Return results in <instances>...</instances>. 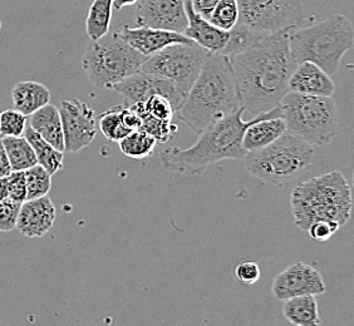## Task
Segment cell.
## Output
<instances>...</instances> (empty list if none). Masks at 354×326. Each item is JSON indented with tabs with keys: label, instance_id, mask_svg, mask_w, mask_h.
Masks as SVG:
<instances>
[{
	"label": "cell",
	"instance_id": "8",
	"mask_svg": "<svg viewBox=\"0 0 354 326\" xmlns=\"http://www.w3.org/2000/svg\"><path fill=\"white\" fill-rule=\"evenodd\" d=\"M146 58L123 41L116 29L98 41H89L82 68L95 87L112 89L118 82L138 73Z\"/></svg>",
	"mask_w": 354,
	"mask_h": 326
},
{
	"label": "cell",
	"instance_id": "38",
	"mask_svg": "<svg viewBox=\"0 0 354 326\" xmlns=\"http://www.w3.org/2000/svg\"><path fill=\"white\" fill-rule=\"evenodd\" d=\"M121 116H122V121L123 123H124V126L130 129V131H137V129L141 128V124H142L141 118H140V116L137 115L136 112L131 108V107H129V106L122 104Z\"/></svg>",
	"mask_w": 354,
	"mask_h": 326
},
{
	"label": "cell",
	"instance_id": "13",
	"mask_svg": "<svg viewBox=\"0 0 354 326\" xmlns=\"http://www.w3.org/2000/svg\"><path fill=\"white\" fill-rule=\"evenodd\" d=\"M112 89L124 98V106H131L133 103L145 102L149 97L153 95H162L170 101L174 109L176 111L185 98L177 92L175 86L161 77L146 75L138 72L130 75L123 81L116 83Z\"/></svg>",
	"mask_w": 354,
	"mask_h": 326
},
{
	"label": "cell",
	"instance_id": "21",
	"mask_svg": "<svg viewBox=\"0 0 354 326\" xmlns=\"http://www.w3.org/2000/svg\"><path fill=\"white\" fill-rule=\"evenodd\" d=\"M14 109L29 117L50 101L49 89L39 82L23 81L12 89Z\"/></svg>",
	"mask_w": 354,
	"mask_h": 326
},
{
	"label": "cell",
	"instance_id": "35",
	"mask_svg": "<svg viewBox=\"0 0 354 326\" xmlns=\"http://www.w3.org/2000/svg\"><path fill=\"white\" fill-rule=\"evenodd\" d=\"M9 198L18 204L27 201V184L24 171H12L7 177Z\"/></svg>",
	"mask_w": 354,
	"mask_h": 326
},
{
	"label": "cell",
	"instance_id": "6",
	"mask_svg": "<svg viewBox=\"0 0 354 326\" xmlns=\"http://www.w3.org/2000/svg\"><path fill=\"white\" fill-rule=\"evenodd\" d=\"M286 131L310 146H326L339 129L338 109L332 97L288 92L279 103Z\"/></svg>",
	"mask_w": 354,
	"mask_h": 326
},
{
	"label": "cell",
	"instance_id": "19",
	"mask_svg": "<svg viewBox=\"0 0 354 326\" xmlns=\"http://www.w3.org/2000/svg\"><path fill=\"white\" fill-rule=\"evenodd\" d=\"M185 12L187 17V27L185 29L184 35L204 48L210 55L220 53L227 43L229 32L212 26L210 21L196 13L191 6L190 0H185Z\"/></svg>",
	"mask_w": 354,
	"mask_h": 326
},
{
	"label": "cell",
	"instance_id": "37",
	"mask_svg": "<svg viewBox=\"0 0 354 326\" xmlns=\"http://www.w3.org/2000/svg\"><path fill=\"white\" fill-rule=\"evenodd\" d=\"M339 227L337 224L327 221H317L308 227L309 236L317 242H326L329 238H333Z\"/></svg>",
	"mask_w": 354,
	"mask_h": 326
},
{
	"label": "cell",
	"instance_id": "23",
	"mask_svg": "<svg viewBox=\"0 0 354 326\" xmlns=\"http://www.w3.org/2000/svg\"><path fill=\"white\" fill-rule=\"evenodd\" d=\"M23 137L27 140L37 157V163L47 171L50 176L55 175L63 169L64 155L61 151L55 150L49 143L46 142L30 126L26 127Z\"/></svg>",
	"mask_w": 354,
	"mask_h": 326
},
{
	"label": "cell",
	"instance_id": "36",
	"mask_svg": "<svg viewBox=\"0 0 354 326\" xmlns=\"http://www.w3.org/2000/svg\"><path fill=\"white\" fill-rule=\"evenodd\" d=\"M234 275L241 285L250 286L259 281L261 271L255 261H243L235 267Z\"/></svg>",
	"mask_w": 354,
	"mask_h": 326
},
{
	"label": "cell",
	"instance_id": "24",
	"mask_svg": "<svg viewBox=\"0 0 354 326\" xmlns=\"http://www.w3.org/2000/svg\"><path fill=\"white\" fill-rule=\"evenodd\" d=\"M113 0H93L86 19V32L91 41H98L107 35L112 21Z\"/></svg>",
	"mask_w": 354,
	"mask_h": 326
},
{
	"label": "cell",
	"instance_id": "31",
	"mask_svg": "<svg viewBox=\"0 0 354 326\" xmlns=\"http://www.w3.org/2000/svg\"><path fill=\"white\" fill-rule=\"evenodd\" d=\"M27 184V201L48 196L52 189V176L39 164L24 171Z\"/></svg>",
	"mask_w": 354,
	"mask_h": 326
},
{
	"label": "cell",
	"instance_id": "9",
	"mask_svg": "<svg viewBox=\"0 0 354 326\" xmlns=\"http://www.w3.org/2000/svg\"><path fill=\"white\" fill-rule=\"evenodd\" d=\"M209 55L196 43L172 44L147 57L140 72L167 79L186 98Z\"/></svg>",
	"mask_w": 354,
	"mask_h": 326
},
{
	"label": "cell",
	"instance_id": "25",
	"mask_svg": "<svg viewBox=\"0 0 354 326\" xmlns=\"http://www.w3.org/2000/svg\"><path fill=\"white\" fill-rule=\"evenodd\" d=\"M12 171H27L37 163L35 151L24 137H1Z\"/></svg>",
	"mask_w": 354,
	"mask_h": 326
},
{
	"label": "cell",
	"instance_id": "22",
	"mask_svg": "<svg viewBox=\"0 0 354 326\" xmlns=\"http://www.w3.org/2000/svg\"><path fill=\"white\" fill-rule=\"evenodd\" d=\"M283 315L294 326H320L318 301L313 295L297 296L283 301Z\"/></svg>",
	"mask_w": 354,
	"mask_h": 326
},
{
	"label": "cell",
	"instance_id": "4",
	"mask_svg": "<svg viewBox=\"0 0 354 326\" xmlns=\"http://www.w3.org/2000/svg\"><path fill=\"white\" fill-rule=\"evenodd\" d=\"M294 224L300 230L317 221H327L342 227L351 218L352 189L339 171H330L298 184L290 196Z\"/></svg>",
	"mask_w": 354,
	"mask_h": 326
},
{
	"label": "cell",
	"instance_id": "27",
	"mask_svg": "<svg viewBox=\"0 0 354 326\" xmlns=\"http://www.w3.org/2000/svg\"><path fill=\"white\" fill-rule=\"evenodd\" d=\"M129 107L133 109L141 118L142 124H141V128L140 129H142L146 133H149L150 136L153 137L157 143L167 142L174 135L175 129H177L176 124L169 122V121H161V119L149 115L143 107L142 102L133 103Z\"/></svg>",
	"mask_w": 354,
	"mask_h": 326
},
{
	"label": "cell",
	"instance_id": "41",
	"mask_svg": "<svg viewBox=\"0 0 354 326\" xmlns=\"http://www.w3.org/2000/svg\"><path fill=\"white\" fill-rule=\"evenodd\" d=\"M9 198L7 177H0V202Z\"/></svg>",
	"mask_w": 354,
	"mask_h": 326
},
{
	"label": "cell",
	"instance_id": "18",
	"mask_svg": "<svg viewBox=\"0 0 354 326\" xmlns=\"http://www.w3.org/2000/svg\"><path fill=\"white\" fill-rule=\"evenodd\" d=\"M289 92L299 95L332 97L335 90L330 75L312 61L297 64L288 82Z\"/></svg>",
	"mask_w": 354,
	"mask_h": 326
},
{
	"label": "cell",
	"instance_id": "42",
	"mask_svg": "<svg viewBox=\"0 0 354 326\" xmlns=\"http://www.w3.org/2000/svg\"><path fill=\"white\" fill-rule=\"evenodd\" d=\"M137 1L138 0H113L112 6H113L115 10H121L122 8L130 7V6L136 4Z\"/></svg>",
	"mask_w": 354,
	"mask_h": 326
},
{
	"label": "cell",
	"instance_id": "34",
	"mask_svg": "<svg viewBox=\"0 0 354 326\" xmlns=\"http://www.w3.org/2000/svg\"><path fill=\"white\" fill-rule=\"evenodd\" d=\"M21 204L10 198L0 202V232H10L15 230Z\"/></svg>",
	"mask_w": 354,
	"mask_h": 326
},
{
	"label": "cell",
	"instance_id": "28",
	"mask_svg": "<svg viewBox=\"0 0 354 326\" xmlns=\"http://www.w3.org/2000/svg\"><path fill=\"white\" fill-rule=\"evenodd\" d=\"M122 106H116L113 108L107 109L97 117V124L103 136L111 142H120L132 131L124 126L121 116Z\"/></svg>",
	"mask_w": 354,
	"mask_h": 326
},
{
	"label": "cell",
	"instance_id": "3",
	"mask_svg": "<svg viewBox=\"0 0 354 326\" xmlns=\"http://www.w3.org/2000/svg\"><path fill=\"white\" fill-rule=\"evenodd\" d=\"M243 115L244 108L241 107L212 123L189 148L166 147L160 153L165 170L184 175H201L210 164L218 161L244 160L248 152L243 147V136L254 118L245 121Z\"/></svg>",
	"mask_w": 354,
	"mask_h": 326
},
{
	"label": "cell",
	"instance_id": "11",
	"mask_svg": "<svg viewBox=\"0 0 354 326\" xmlns=\"http://www.w3.org/2000/svg\"><path fill=\"white\" fill-rule=\"evenodd\" d=\"M64 151L77 153L88 147L97 135V118L95 111L80 99L62 101L59 106Z\"/></svg>",
	"mask_w": 354,
	"mask_h": 326
},
{
	"label": "cell",
	"instance_id": "40",
	"mask_svg": "<svg viewBox=\"0 0 354 326\" xmlns=\"http://www.w3.org/2000/svg\"><path fill=\"white\" fill-rule=\"evenodd\" d=\"M10 172H12V167L0 137V177H8L10 175Z\"/></svg>",
	"mask_w": 354,
	"mask_h": 326
},
{
	"label": "cell",
	"instance_id": "5",
	"mask_svg": "<svg viewBox=\"0 0 354 326\" xmlns=\"http://www.w3.org/2000/svg\"><path fill=\"white\" fill-rule=\"evenodd\" d=\"M288 41L295 64L312 61L333 75L339 70L342 58L353 47V24L346 15L334 14L309 27L292 28Z\"/></svg>",
	"mask_w": 354,
	"mask_h": 326
},
{
	"label": "cell",
	"instance_id": "7",
	"mask_svg": "<svg viewBox=\"0 0 354 326\" xmlns=\"http://www.w3.org/2000/svg\"><path fill=\"white\" fill-rule=\"evenodd\" d=\"M314 147L288 132L261 150L246 153V170L266 184L281 186L293 181L313 163Z\"/></svg>",
	"mask_w": 354,
	"mask_h": 326
},
{
	"label": "cell",
	"instance_id": "10",
	"mask_svg": "<svg viewBox=\"0 0 354 326\" xmlns=\"http://www.w3.org/2000/svg\"><path fill=\"white\" fill-rule=\"evenodd\" d=\"M240 19L248 27L261 32H278L301 27L304 7L301 0H236Z\"/></svg>",
	"mask_w": 354,
	"mask_h": 326
},
{
	"label": "cell",
	"instance_id": "33",
	"mask_svg": "<svg viewBox=\"0 0 354 326\" xmlns=\"http://www.w3.org/2000/svg\"><path fill=\"white\" fill-rule=\"evenodd\" d=\"M142 103L146 112L151 116L158 118L161 121L172 122V118L175 115V109L172 107L170 101L166 99L162 95H151Z\"/></svg>",
	"mask_w": 354,
	"mask_h": 326
},
{
	"label": "cell",
	"instance_id": "16",
	"mask_svg": "<svg viewBox=\"0 0 354 326\" xmlns=\"http://www.w3.org/2000/svg\"><path fill=\"white\" fill-rule=\"evenodd\" d=\"M55 218L57 210L49 196L28 200L21 204L15 230L26 238H41L55 226Z\"/></svg>",
	"mask_w": 354,
	"mask_h": 326
},
{
	"label": "cell",
	"instance_id": "32",
	"mask_svg": "<svg viewBox=\"0 0 354 326\" xmlns=\"http://www.w3.org/2000/svg\"><path fill=\"white\" fill-rule=\"evenodd\" d=\"M28 117L17 109H6L0 112V135L1 137L23 136L27 127Z\"/></svg>",
	"mask_w": 354,
	"mask_h": 326
},
{
	"label": "cell",
	"instance_id": "43",
	"mask_svg": "<svg viewBox=\"0 0 354 326\" xmlns=\"http://www.w3.org/2000/svg\"><path fill=\"white\" fill-rule=\"evenodd\" d=\"M0 29H1V21H0Z\"/></svg>",
	"mask_w": 354,
	"mask_h": 326
},
{
	"label": "cell",
	"instance_id": "29",
	"mask_svg": "<svg viewBox=\"0 0 354 326\" xmlns=\"http://www.w3.org/2000/svg\"><path fill=\"white\" fill-rule=\"evenodd\" d=\"M263 33L264 32H261V30H257V29L248 27L243 23H238L235 27L232 28V30H229L227 43L218 55L230 57V55L240 53L258 41Z\"/></svg>",
	"mask_w": 354,
	"mask_h": 326
},
{
	"label": "cell",
	"instance_id": "20",
	"mask_svg": "<svg viewBox=\"0 0 354 326\" xmlns=\"http://www.w3.org/2000/svg\"><path fill=\"white\" fill-rule=\"evenodd\" d=\"M29 126L55 150L64 152V137L58 108L48 103L29 116Z\"/></svg>",
	"mask_w": 354,
	"mask_h": 326
},
{
	"label": "cell",
	"instance_id": "2",
	"mask_svg": "<svg viewBox=\"0 0 354 326\" xmlns=\"http://www.w3.org/2000/svg\"><path fill=\"white\" fill-rule=\"evenodd\" d=\"M241 107L230 61L216 53L209 55L184 103L175 113L198 136L212 123Z\"/></svg>",
	"mask_w": 354,
	"mask_h": 326
},
{
	"label": "cell",
	"instance_id": "14",
	"mask_svg": "<svg viewBox=\"0 0 354 326\" xmlns=\"http://www.w3.org/2000/svg\"><path fill=\"white\" fill-rule=\"evenodd\" d=\"M138 27L156 28L184 35L187 27L185 0H138Z\"/></svg>",
	"mask_w": 354,
	"mask_h": 326
},
{
	"label": "cell",
	"instance_id": "17",
	"mask_svg": "<svg viewBox=\"0 0 354 326\" xmlns=\"http://www.w3.org/2000/svg\"><path fill=\"white\" fill-rule=\"evenodd\" d=\"M286 132L279 106L258 116H254L252 124L243 136V147L246 152L258 151L275 142Z\"/></svg>",
	"mask_w": 354,
	"mask_h": 326
},
{
	"label": "cell",
	"instance_id": "12",
	"mask_svg": "<svg viewBox=\"0 0 354 326\" xmlns=\"http://www.w3.org/2000/svg\"><path fill=\"white\" fill-rule=\"evenodd\" d=\"M326 290L327 286L322 272L315 266L301 261L278 274L272 286V295L279 301L304 295L318 296L324 294Z\"/></svg>",
	"mask_w": 354,
	"mask_h": 326
},
{
	"label": "cell",
	"instance_id": "1",
	"mask_svg": "<svg viewBox=\"0 0 354 326\" xmlns=\"http://www.w3.org/2000/svg\"><path fill=\"white\" fill-rule=\"evenodd\" d=\"M264 32L243 52L227 57L244 112L258 116L279 106L289 92L288 82L297 64L289 50V30Z\"/></svg>",
	"mask_w": 354,
	"mask_h": 326
},
{
	"label": "cell",
	"instance_id": "26",
	"mask_svg": "<svg viewBox=\"0 0 354 326\" xmlns=\"http://www.w3.org/2000/svg\"><path fill=\"white\" fill-rule=\"evenodd\" d=\"M118 144L124 156L132 160H143L153 153L157 142L153 137L142 129H137L121 140Z\"/></svg>",
	"mask_w": 354,
	"mask_h": 326
},
{
	"label": "cell",
	"instance_id": "39",
	"mask_svg": "<svg viewBox=\"0 0 354 326\" xmlns=\"http://www.w3.org/2000/svg\"><path fill=\"white\" fill-rule=\"evenodd\" d=\"M190 1L194 10L209 21L212 9L216 6L218 0H190Z\"/></svg>",
	"mask_w": 354,
	"mask_h": 326
},
{
	"label": "cell",
	"instance_id": "15",
	"mask_svg": "<svg viewBox=\"0 0 354 326\" xmlns=\"http://www.w3.org/2000/svg\"><path fill=\"white\" fill-rule=\"evenodd\" d=\"M117 32L122 37L123 41L145 57L155 55L172 44L194 43L181 33L156 28H133L131 26H122L120 29H117Z\"/></svg>",
	"mask_w": 354,
	"mask_h": 326
},
{
	"label": "cell",
	"instance_id": "30",
	"mask_svg": "<svg viewBox=\"0 0 354 326\" xmlns=\"http://www.w3.org/2000/svg\"><path fill=\"white\" fill-rule=\"evenodd\" d=\"M239 19L240 10L236 0H218L209 17L212 26L225 32L232 30L238 24Z\"/></svg>",
	"mask_w": 354,
	"mask_h": 326
}]
</instances>
